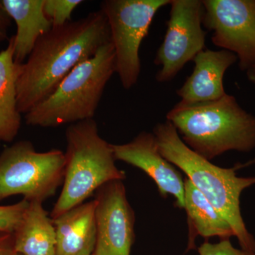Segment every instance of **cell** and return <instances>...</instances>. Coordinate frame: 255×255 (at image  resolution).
<instances>
[{"label":"cell","instance_id":"obj_1","mask_svg":"<svg viewBox=\"0 0 255 255\" xmlns=\"http://www.w3.org/2000/svg\"><path fill=\"white\" fill-rule=\"evenodd\" d=\"M108 21L101 9L53 27L40 37L16 80L18 112L27 114L51 95L74 68L110 43Z\"/></svg>","mask_w":255,"mask_h":255},{"label":"cell","instance_id":"obj_2","mask_svg":"<svg viewBox=\"0 0 255 255\" xmlns=\"http://www.w3.org/2000/svg\"><path fill=\"white\" fill-rule=\"evenodd\" d=\"M153 134L162 155L186 174L229 223L242 249L255 252L254 236L246 228L241 211L242 192L255 184V177H238L236 173L255 159L231 168L218 167L191 150L168 121L157 124Z\"/></svg>","mask_w":255,"mask_h":255},{"label":"cell","instance_id":"obj_3","mask_svg":"<svg viewBox=\"0 0 255 255\" xmlns=\"http://www.w3.org/2000/svg\"><path fill=\"white\" fill-rule=\"evenodd\" d=\"M167 121L191 149L211 160L228 151L249 152L255 149V116L226 94L205 103L178 102L167 114Z\"/></svg>","mask_w":255,"mask_h":255},{"label":"cell","instance_id":"obj_4","mask_svg":"<svg viewBox=\"0 0 255 255\" xmlns=\"http://www.w3.org/2000/svg\"><path fill=\"white\" fill-rule=\"evenodd\" d=\"M117 72L112 42L79 64L55 91L25 114L28 126L55 128L93 119L105 87Z\"/></svg>","mask_w":255,"mask_h":255},{"label":"cell","instance_id":"obj_5","mask_svg":"<svg viewBox=\"0 0 255 255\" xmlns=\"http://www.w3.org/2000/svg\"><path fill=\"white\" fill-rule=\"evenodd\" d=\"M65 140L63 189L51 219L85 202L104 184L126 179L125 172L116 165L112 144L100 136L95 119L70 124Z\"/></svg>","mask_w":255,"mask_h":255},{"label":"cell","instance_id":"obj_6","mask_svg":"<svg viewBox=\"0 0 255 255\" xmlns=\"http://www.w3.org/2000/svg\"><path fill=\"white\" fill-rule=\"evenodd\" d=\"M65 152H38L28 140H20L0 153V201L16 195L43 203L63 184Z\"/></svg>","mask_w":255,"mask_h":255},{"label":"cell","instance_id":"obj_7","mask_svg":"<svg viewBox=\"0 0 255 255\" xmlns=\"http://www.w3.org/2000/svg\"><path fill=\"white\" fill-rule=\"evenodd\" d=\"M171 0H105L100 4L108 21L115 52L116 68L122 86L136 85L141 63L139 50L155 14Z\"/></svg>","mask_w":255,"mask_h":255},{"label":"cell","instance_id":"obj_8","mask_svg":"<svg viewBox=\"0 0 255 255\" xmlns=\"http://www.w3.org/2000/svg\"><path fill=\"white\" fill-rule=\"evenodd\" d=\"M169 5L167 31L154 60L160 66L155 76L160 83L173 80L186 64L206 49L202 0H171Z\"/></svg>","mask_w":255,"mask_h":255},{"label":"cell","instance_id":"obj_9","mask_svg":"<svg viewBox=\"0 0 255 255\" xmlns=\"http://www.w3.org/2000/svg\"><path fill=\"white\" fill-rule=\"evenodd\" d=\"M203 26L215 46L234 53L242 71L255 65V0H202Z\"/></svg>","mask_w":255,"mask_h":255},{"label":"cell","instance_id":"obj_10","mask_svg":"<svg viewBox=\"0 0 255 255\" xmlns=\"http://www.w3.org/2000/svg\"><path fill=\"white\" fill-rule=\"evenodd\" d=\"M97 243L92 255H130L135 240V214L122 180L104 184L95 191Z\"/></svg>","mask_w":255,"mask_h":255},{"label":"cell","instance_id":"obj_11","mask_svg":"<svg viewBox=\"0 0 255 255\" xmlns=\"http://www.w3.org/2000/svg\"><path fill=\"white\" fill-rule=\"evenodd\" d=\"M112 146L116 160L141 169L155 182L161 195L173 196L177 207L184 209V180L159 152L153 132H141L131 141Z\"/></svg>","mask_w":255,"mask_h":255},{"label":"cell","instance_id":"obj_12","mask_svg":"<svg viewBox=\"0 0 255 255\" xmlns=\"http://www.w3.org/2000/svg\"><path fill=\"white\" fill-rule=\"evenodd\" d=\"M192 73L177 91L186 105L205 103L226 95L223 78L228 68L238 61L234 53L226 50H203L196 55Z\"/></svg>","mask_w":255,"mask_h":255},{"label":"cell","instance_id":"obj_13","mask_svg":"<svg viewBox=\"0 0 255 255\" xmlns=\"http://www.w3.org/2000/svg\"><path fill=\"white\" fill-rule=\"evenodd\" d=\"M56 255H92L97 243L95 201L84 202L52 219Z\"/></svg>","mask_w":255,"mask_h":255},{"label":"cell","instance_id":"obj_14","mask_svg":"<svg viewBox=\"0 0 255 255\" xmlns=\"http://www.w3.org/2000/svg\"><path fill=\"white\" fill-rule=\"evenodd\" d=\"M0 3L16 23V33L13 36L14 61L22 64L38 38L53 28L43 11L44 0H1Z\"/></svg>","mask_w":255,"mask_h":255},{"label":"cell","instance_id":"obj_15","mask_svg":"<svg viewBox=\"0 0 255 255\" xmlns=\"http://www.w3.org/2000/svg\"><path fill=\"white\" fill-rule=\"evenodd\" d=\"M14 236L15 252L18 254L56 255L54 225L43 203L29 202Z\"/></svg>","mask_w":255,"mask_h":255},{"label":"cell","instance_id":"obj_16","mask_svg":"<svg viewBox=\"0 0 255 255\" xmlns=\"http://www.w3.org/2000/svg\"><path fill=\"white\" fill-rule=\"evenodd\" d=\"M184 209L190 231L189 249L194 248L196 236L221 240L235 236L229 223L188 179L184 180Z\"/></svg>","mask_w":255,"mask_h":255},{"label":"cell","instance_id":"obj_17","mask_svg":"<svg viewBox=\"0 0 255 255\" xmlns=\"http://www.w3.org/2000/svg\"><path fill=\"white\" fill-rule=\"evenodd\" d=\"M14 56V36H11L7 47L0 52V143L13 141L21 126L16 97L19 64L15 63Z\"/></svg>","mask_w":255,"mask_h":255},{"label":"cell","instance_id":"obj_18","mask_svg":"<svg viewBox=\"0 0 255 255\" xmlns=\"http://www.w3.org/2000/svg\"><path fill=\"white\" fill-rule=\"evenodd\" d=\"M82 0H44L43 11L53 27L63 26L72 21V14Z\"/></svg>","mask_w":255,"mask_h":255},{"label":"cell","instance_id":"obj_19","mask_svg":"<svg viewBox=\"0 0 255 255\" xmlns=\"http://www.w3.org/2000/svg\"><path fill=\"white\" fill-rule=\"evenodd\" d=\"M28 205L29 201L23 199L11 205L0 206V232L14 233Z\"/></svg>","mask_w":255,"mask_h":255},{"label":"cell","instance_id":"obj_20","mask_svg":"<svg viewBox=\"0 0 255 255\" xmlns=\"http://www.w3.org/2000/svg\"><path fill=\"white\" fill-rule=\"evenodd\" d=\"M199 255H255V252L237 249L229 239L221 240L216 244L204 243L198 249Z\"/></svg>","mask_w":255,"mask_h":255},{"label":"cell","instance_id":"obj_21","mask_svg":"<svg viewBox=\"0 0 255 255\" xmlns=\"http://www.w3.org/2000/svg\"><path fill=\"white\" fill-rule=\"evenodd\" d=\"M0 255H16L14 233L0 232Z\"/></svg>","mask_w":255,"mask_h":255},{"label":"cell","instance_id":"obj_22","mask_svg":"<svg viewBox=\"0 0 255 255\" xmlns=\"http://www.w3.org/2000/svg\"><path fill=\"white\" fill-rule=\"evenodd\" d=\"M11 18L0 3V31L7 33V28L11 25Z\"/></svg>","mask_w":255,"mask_h":255},{"label":"cell","instance_id":"obj_23","mask_svg":"<svg viewBox=\"0 0 255 255\" xmlns=\"http://www.w3.org/2000/svg\"><path fill=\"white\" fill-rule=\"evenodd\" d=\"M248 80L255 85V65L246 72Z\"/></svg>","mask_w":255,"mask_h":255},{"label":"cell","instance_id":"obj_24","mask_svg":"<svg viewBox=\"0 0 255 255\" xmlns=\"http://www.w3.org/2000/svg\"><path fill=\"white\" fill-rule=\"evenodd\" d=\"M7 39V33L0 31V43Z\"/></svg>","mask_w":255,"mask_h":255},{"label":"cell","instance_id":"obj_25","mask_svg":"<svg viewBox=\"0 0 255 255\" xmlns=\"http://www.w3.org/2000/svg\"><path fill=\"white\" fill-rule=\"evenodd\" d=\"M16 255H21V254H18V253H16Z\"/></svg>","mask_w":255,"mask_h":255}]
</instances>
